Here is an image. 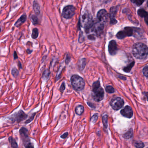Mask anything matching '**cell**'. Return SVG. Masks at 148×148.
Wrapping results in <instances>:
<instances>
[{
  "label": "cell",
  "mask_w": 148,
  "mask_h": 148,
  "mask_svg": "<svg viewBox=\"0 0 148 148\" xmlns=\"http://www.w3.org/2000/svg\"><path fill=\"white\" fill-rule=\"evenodd\" d=\"M134 63H135V62H132L131 63L129 64V65L124 68V71L126 72H129L132 69V67L134 66Z\"/></svg>",
  "instance_id": "cell-24"
},
{
  "label": "cell",
  "mask_w": 148,
  "mask_h": 148,
  "mask_svg": "<svg viewBox=\"0 0 148 148\" xmlns=\"http://www.w3.org/2000/svg\"><path fill=\"white\" fill-rule=\"evenodd\" d=\"M18 66H19L20 69H22V65L20 61L18 62Z\"/></svg>",
  "instance_id": "cell-45"
},
{
  "label": "cell",
  "mask_w": 148,
  "mask_h": 148,
  "mask_svg": "<svg viewBox=\"0 0 148 148\" xmlns=\"http://www.w3.org/2000/svg\"><path fill=\"white\" fill-rule=\"evenodd\" d=\"M14 59L15 60H16V59H18V55H17V52H16L15 51H14Z\"/></svg>",
  "instance_id": "cell-43"
},
{
  "label": "cell",
  "mask_w": 148,
  "mask_h": 148,
  "mask_svg": "<svg viewBox=\"0 0 148 148\" xmlns=\"http://www.w3.org/2000/svg\"><path fill=\"white\" fill-rule=\"evenodd\" d=\"M36 114V113H34L33 114H32L31 116L29 117V118H28V119H27L25 121V124H29V123H30L31 121L33 120Z\"/></svg>",
  "instance_id": "cell-28"
},
{
  "label": "cell",
  "mask_w": 148,
  "mask_h": 148,
  "mask_svg": "<svg viewBox=\"0 0 148 148\" xmlns=\"http://www.w3.org/2000/svg\"><path fill=\"white\" fill-rule=\"evenodd\" d=\"M121 114L123 116L127 118H130L133 116V111L130 106H127L124 109L121 111Z\"/></svg>",
  "instance_id": "cell-10"
},
{
  "label": "cell",
  "mask_w": 148,
  "mask_h": 148,
  "mask_svg": "<svg viewBox=\"0 0 148 148\" xmlns=\"http://www.w3.org/2000/svg\"><path fill=\"white\" fill-rule=\"evenodd\" d=\"M145 0H135V2L137 6H140L143 3Z\"/></svg>",
  "instance_id": "cell-38"
},
{
  "label": "cell",
  "mask_w": 148,
  "mask_h": 148,
  "mask_svg": "<svg viewBox=\"0 0 148 148\" xmlns=\"http://www.w3.org/2000/svg\"><path fill=\"white\" fill-rule=\"evenodd\" d=\"M30 19L33 25L38 24V19L37 17L35 16V15H31L30 17Z\"/></svg>",
  "instance_id": "cell-22"
},
{
  "label": "cell",
  "mask_w": 148,
  "mask_h": 148,
  "mask_svg": "<svg viewBox=\"0 0 148 148\" xmlns=\"http://www.w3.org/2000/svg\"><path fill=\"white\" fill-rule=\"evenodd\" d=\"M25 148H34L33 144L32 142H29L26 144H24Z\"/></svg>",
  "instance_id": "cell-34"
},
{
  "label": "cell",
  "mask_w": 148,
  "mask_h": 148,
  "mask_svg": "<svg viewBox=\"0 0 148 148\" xmlns=\"http://www.w3.org/2000/svg\"><path fill=\"white\" fill-rule=\"evenodd\" d=\"M33 9L35 14L36 15H40L41 14V10L39 5L36 2H34L33 4Z\"/></svg>",
  "instance_id": "cell-16"
},
{
  "label": "cell",
  "mask_w": 148,
  "mask_h": 148,
  "mask_svg": "<svg viewBox=\"0 0 148 148\" xmlns=\"http://www.w3.org/2000/svg\"></svg>",
  "instance_id": "cell-50"
},
{
  "label": "cell",
  "mask_w": 148,
  "mask_h": 148,
  "mask_svg": "<svg viewBox=\"0 0 148 148\" xmlns=\"http://www.w3.org/2000/svg\"><path fill=\"white\" fill-rule=\"evenodd\" d=\"M64 69V67L63 66H60L59 69L58 70V72H57V75L56 76V81H57V80L60 79V76L61 75V73L62 72L63 70Z\"/></svg>",
  "instance_id": "cell-25"
},
{
  "label": "cell",
  "mask_w": 148,
  "mask_h": 148,
  "mask_svg": "<svg viewBox=\"0 0 148 148\" xmlns=\"http://www.w3.org/2000/svg\"><path fill=\"white\" fill-rule=\"evenodd\" d=\"M100 1L103 3L107 4V3H110L112 1V0H100Z\"/></svg>",
  "instance_id": "cell-41"
},
{
  "label": "cell",
  "mask_w": 148,
  "mask_h": 148,
  "mask_svg": "<svg viewBox=\"0 0 148 148\" xmlns=\"http://www.w3.org/2000/svg\"><path fill=\"white\" fill-rule=\"evenodd\" d=\"M19 133L23 145L31 142V140L29 138L28 135V130L26 128L22 127L20 128L19 130Z\"/></svg>",
  "instance_id": "cell-6"
},
{
  "label": "cell",
  "mask_w": 148,
  "mask_h": 148,
  "mask_svg": "<svg viewBox=\"0 0 148 148\" xmlns=\"http://www.w3.org/2000/svg\"><path fill=\"white\" fill-rule=\"evenodd\" d=\"M71 85L74 90L81 91L84 89L85 83L84 79L77 75H73L70 78Z\"/></svg>",
  "instance_id": "cell-3"
},
{
  "label": "cell",
  "mask_w": 148,
  "mask_h": 148,
  "mask_svg": "<svg viewBox=\"0 0 148 148\" xmlns=\"http://www.w3.org/2000/svg\"><path fill=\"white\" fill-rule=\"evenodd\" d=\"M103 123L105 128H106L107 127L108 116L107 115H105L102 118Z\"/></svg>",
  "instance_id": "cell-29"
},
{
  "label": "cell",
  "mask_w": 148,
  "mask_h": 148,
  "mask_svg": "<svg viewBox=\"0 0 148 148\" xmlns=\"http://www.w3.org/2000/svg\"><path fill=\"white\" fill-rule=\"evenodd\" d=\"M126 36L124 31H121L118 33L116 34V37L119 39H122L124 38Z\"/></svg>",
  "instance_id": "cell-27"
},
{
  "label": "cell",
  "mask_w": 148,
  "mask_h": 148,
  "mask_svg": "<svg viewBox=\"0 0 148 148\" xmlns=\"http://www.w3.org/2000/svg\"><path fill=\"white\" fill-rule=\"evenodd\" d=\"M111 106L115 110H119L122 108L124 104V101L119 97L114 98L111 101Z\"/></svg>",
  "instance_id": "cell-5"
},
{
  "label": "cell",
  "mask_w": 148,
  "mask_h": 148,
  "mask_svg": "<svg viewBox=\"0 0 148 148\" xmlns=\"http://www.w3.org/2000/svg\"><path fill=\"white\" fill-rule=\"evenodd\" d=\"M50 72L48 69H46L43 73L42 78L44 80H47L49 78Z\"/></svg>",
  "instance_id": "cell-17"
},
{
  "label": "cell",
  "mask_w": 148,
  "mask_h": 148,
  "mask_svg": "<svg viewBox=\"0 0 148 148\" xmlns=\"http://www.w3.org/2000/svg\"><path fill=\"white\" fill-rule=\"evenodd\" d=\"M145 20L147 24L148 25V15L146 17H145Z\"/></svg>",
  "instance_id": "cell-44"
},
{
  "label": "cell",
  "mask_w": 148,
  "mask_h": 148,
  "mask_svg": "<svg viewBox=\"0 0 148 148\" xmlns=\"http://www.w3.org/2000/svg\"><path fill=\"white\" fill-rule=\"evenodd\" d=\"M133 130L132 129H129V131H127L126 133L124 134L123 136V137H124L125 139H130L133 136Z\"/></svg>",
  "instance_id": "cell-20"
},
{
  "label": "cell",
  "mask_w": 148,
  "mask_h": 148,
  "mask_svg": "<svg viewBox=\"0 0 148 148\" xmlns=\"http://www.w3.org/2000/svg\"><path fill=\"white\" fill-rule=\"evenodd\" d=\"M11 74L14 78H17L19 75V71L17 68H13L11 70Z\"/></svg>",
  "instance_id": "cell-26"
},
{
  "label": "cell",
  "mask_w": 148,
  "mask_h": 148,
  "mask_svg": "<svg viewBox=\"0 0 148 148\" xmlns=\"http://www.w3.org/2000/svg\"><path fill=\"white\" fill-rule=\"evenodd\" d=\"M84 111V107L83 105H78L77 106H76L75 108L76 114H77V115L80 116L83 113Z\"/></svg>",
  "instance_id": "cell-15"
},
{
  "label": "cell",
  "mask_w": 148,
  "mask_h": 148,
  "mask_svg": "<svg viewBox=\"0 0 148 148\" xmlns=\"http://www.w3.org/2000/svg\"><path fill=\"white\" fill-rule=\"evenodd\" d=\"M135 146L136 148H143L144 147V144L143 142H139L135 143Z\"/></svg>",
  "instance_id": "cell-33"
},
{
  "label": "cell",
  "mask_w": 148,
  "mask_h": 148,
  "mask_svg": "<svg viewBox=\"0 0 148 148\" xmlns=\"http://www.w3.org/2000/svg\"><path fill=\"white\" fill-rule=\"evenodd\" d=\"M82 24L84 28L90 24L93 21L92 17L90 13L88 12H84L82 15Z\"/></svg>",
  "instance_id": "cell-8"
},
{
  "label": "cell",
  "mask_w": 148,
  "mask_h": 148,
  "mask_svg": "<svg viewBox=\"0 0 148 148\" xmlns=\"http://www.w3.org/2000/svg\"><path fill=\"white\" fill-rule=\"evenodd\" d=\"M65 82H63L62 83V85H61V86L60 87L59 90H60V92H62V93H63L64 91V90H65Z\"/></svg>",
  "instance_id": "cell-37"
},
{
  "label": "cell",
  "mask_w": 148,
  "mask_h": 148,
  "mask_svg": "<svg viewBox=\"0 0 148 148\" xmlns=\"http://www.w3.org/2000/svg\"><path fill=\"white\" fill-rule=\"evenodd\" d=\"M143 73L144 75L148 78V66H145L143 69Z\"/></svg>",
  "instance_id": "cell-36"
},
{
  "label": "cell",
  "mask_w": 148,
  "mask_h": 148,
  "mask_svg": "<svg viewBox=\"0 0 148 148\" xmlns=\"http://www.w3.org/2000/svg\"><path fill=\"white\" fill-rule=\"evenodd\" d=\"M92 96L93 99L96 102H99L103 99L104 97V91L100 86L99 80L94 82L92 85Z\"/></svg>",
  "instance_id": "cell-2"
},
{
  "label": "cell",
  "mask_w": 148,
  "mask_h": 148,
  "mask_svg": "<svg viewBox=\"0 0 148 148\" xmlns=\"http://www.w3.org/2000/svg\"><path fill=\"white\" fill-rule=\"evenodd\" d=\"M132 52L134 56L137 59H145L148 55V48L143 43H138L134 45Z\"/></svg>",
  "instance_id": "cell-1"
},
{
  "label": "cell",
  "mask_w": 148,
  "mask_h": 148,
  "mask_svg": "<svg viewBox=\"0 0 148 148\" xmlns=\"http://www.w3.org/2000/svg\"><path fill=\"white\" fill-rule=\"evenodd\" d=\"M88 38L90 40H95L96 39V37L95 36V35L94 34H90L88 36Z\"/></svg>",
  "instance_id": "cell-39"
},
{
  "label": "cell",
  "mask_w": 148,
  "mask_h": 148,
  "mask_svg": "<svg viewBox=\"0 0 148 148\" xmlns=\"http://www.w3.org/2000/svg\"><path fill=\"white\" fill-rule=\"evenodd\" d=\"M26 15H22V16L20 17V18L15 23V26L17 28H18L20 26H21L23 23H24L26 21Z\"/></svg>",
  "instance_id": "cell-14"
},
{
  "label": "cell",
  "mask_w": 148,
  "mask_h": 148,
  "mask_svg": "<svg viewBox=\"0 0 148 148\" xmlns=\"http://www.w3.org/2000/svg\"><path fill=\"white\" fill-rule=\"evenodd\" d=\"M87 104L90 106V107H91L92 108H95V106H94V105L93 104H92L91 103H90V102H87Z\"/></svg>",
  "instance_id": "cell-42"
},
{
  "label": "cell",
  "mask_w": 148,
  "mask_h": 148,
  "mask_svg": "<svg viewBox=\"0 0 148 148\" xmlns=\"http://www.w3.org/2000/svg\"><path fill=\"white\" fill-rule=\"evenodd\" d=\"M39 35L38 30L36 28H34L32 30V33L31 34V37L33 39H36Z\"/></svg>",
  "instance_id": "cell-23"
},
{
  "label": "cell",
  "mask_w": 148,
  "mask_h": 148,
  "mask_svg": "<svg viewBox=\"0 0 148 148\" xmlns=\"http://www.w3.org/2000/svg\"><path fill=\"white\" fill-rule=\"evenodd\" d=\"M108 50L109 53L111 55H114L116 54L117 50V46L116 42L115 40H111L109 43Z\"/></svg>",
  "instance_id": "cell-11"
},
{
  "label": "cell",
  "mask_w": 148,
  "mask_h": 148,
  "mask_svg": "<svg viewBox=\"0 0 148 148\" xmlns=\"http://www.w3.org/2000/svg\"><path fill=\"white\" fill-rule=\"evenodd\" d=\"M146 96L147 98H148V93H146Z\"/></svg>",
  "instance_id": "cell-48"
},
{
  "label": "cell",
  "mask_w": 148,
  "mask_h": 148,
  "mask_svg": "<svg viewBox=\"0 0 148 148\" xmlns=\"http://www.w3.org/2000/svg\"><path fill=\"white\" fill-rule=\"evenodd\" d=\"M76 8L73 5L66 6L63 10L62 16L64 18L70 19L75 14Z\"/></svg>",
  "instance_id": "cell-4"
},
{
  "label": "cell",
  "mask_w": 148,
  "mask_h": 148,
  "mask_svg": "<svg viewBox=\"0 0 148 148\" xmlns=\"http://www.w3.org/2000/svg\"><path fill=\"white\" fill-rule=\"evenodd\" d=\"M106 91L108 93H113L114 92V89L111 86H107L106 88Z\"/></svg>",
  "instance_id": "cell-31"
},
{
  "label": "cell",
  "mask_w": 148,
  "mask_h": 148,
  "mask_svg": "<svg viewBox=\"0 0 148 148\" xmlns=\"http://www.w3.org/2000/svg\"><path fill=\"white\" fill-rule=\"evenodd\" d=\"M97 17L99 21L104 23L107 20V12L104 9L101 10L97 13Z\"/></svg>",
  "instance_id": "cell-9"
},
{
  "label": "cell",
  "mask_w": 148,
  "mask_h": 148,
  "mask_svg": "<svg viewBox=\"0 0 148 148\" xmlns=\"http://www.w3.org/2000/svg\"><path fill=\"white\" fill-rule=\"evenodd\" d=\"M9 142L10 143L11 148H18V145L17 142L14 138L12 137H9L8 138Z\"/></svg>",
  "instance_id": "cell-19"
},
{
  "label": "cell",
  "mask_w": 148,
  "mask_h": 148,
  "mask_svg": "<svg viewBox=\"0 0 148 148\" xmlns=\"http://www.w3.org/2000/svg\"><path fill=\"white\" fill-rule=\"evenodd\" d=\"M28 115L25 113L22 110H20L18 112L14 114V117L12 119V120L13 122H17L18 123H19L22 121L28 118Z\"/></svg>",
  "instance_id": "cell-7"
},
{
  "label": "cell",
  "mask_w": 148,
  "mask_h": 148,
  "mask_svg": "<svg viewBox=\"0 0 148 148\" xmlns=\"http://www.w3.org/2000/svg\"><path fill=\"white\" fill-rule=\"evenodd\" d=\"M68 132H65L63 135L60 136V138H62V139H65L66 138H67V137L68 136Z\"/></svg>",
  "instance_id": "cell-40"
},
{
  "label": "cell",
  "mask_w": 148,
  "mask_h": 148,
  "mask_svg": "<svg viewBox=\"0 0 148 148\" xmlns=\"http://www.w3.org/2000/svg\"><path fill=\"white\" fill-rule=\"evenodd\" d=\"M124 32L126 36H130L133 34V30L130 27H126L124 29Z\"/></svg>",
  "instance_id": "cell-18"
},
{
  "label": "cell",
  "mask_w": 148,
  "mask_h": 148,
  "mask_svg": "<svg viewBox=\"0 0 148 148\" xmlns=\"http://www.w3.org/2000/svg\"><path fill=\"white\" fill-rule=\"evenodd\" d=\"M138 14L141 17H146L148 15V13L143 9H140L138 10Z\"/></svg>",
  "instance_id": "cell-21"
},
{
  "label": "cell",
  "mask_w": 148,
  "mask_h": 148,
  "mask_svg": "<svg viewBox=\"0 0 148 148\" xmlns=\"http://www.w3.org/2000/svg\"><path fill=\"white\" fill-rule=\"evenodd\" d=\"M147 5H148V2H147Z\"/></svg>",
  "instance_id": "cell-49"
},
{
  "label": "cell",
  "mask_w": 148,
  "mask_h": 148,
  "mask_svg": "<svg viewBox=\"0 0 148 148\" xmlns=\"http://www.w3.org/2000/svg\"><path fill=\"white\" fill-rule=\"evenodd\" d=\"M70 60H71L70 56V55H69L68 54H67L66 57L65 61L66 64L67 65H68V64L69 63Z\"/></svg>",
  "instance_id": "cell-35"
},
{
  "label": "cell",
  "mask_w": 148,
  "mask_h": 148,
  "mask_svg": "<svg viewBox=\"0 0 148 148\" xmlns=\"http://www.w3.org/2000/svg\"><path fill=\"white\" fill-rule=\"evenodd\" d=\"M87 64V60L86 58H83L79 60L77 63V67L79 70L82 71L84 69Z\"/></svg>",
  "instance_id": "cell-13"
},
{
  "label": "cell",
  "mask_w": 148,
  "mask_h": 148,
  "mask_svg": "<svg viewBox=\"0 0 148 148\" xmlns=\"http://www.w3.org/2000/svg\"><path fill=\"white\" fill-rule=\"evenodd\" d=\"M119 78H121V79H123V80H126V78L124 77H122V76H119Z\"/></svg>",
  "instance_id": "cell-47"
},
{
  "label": "cell",
  "mask_w": 148,
  "mask_h": 148,
  "mask_svg": "<svg viewBox=\"0 0 148 148\" xmlns=\"http://www.w3.org/2000/svg\"><path fill=\"white\" fill-rule=\"evenodd\" d=\"M84 41V37L83 35V32L80 31L79 35L78 42L80 43H83Z\"/></svg>",
  "instance_id": "cell-30"
},
{
  "label": "cell",
  "mask_w": 148,
  "mask_h": 148,
  "mask_svg": "<svg viewBox=\"0 0 148 148\" xmlns=\"http://www.w3.org/2000/svg\"><path fill=\"white\" fill-rule=\"evenodd\" d=\"M27 52H28V53L29 54H31V53L32 52H33V51L31 50H30V49H27Z\"/></svg>",
  "instance_id": "cell-46"
},
{
  "label": "cell",
  "mask_w": 148,
  "mask_h": 148,
  "mask_svg": "<svg viewBox=\"0 0 148 148\" xmlns=\"http://www.w3.org/2000/svg\"><path fill=\"white\" fill-rule=\"evenodd\" d=\"M98 118V114H95L94 115H93V116H92L91 118L90 119V122L93 124H94L96 122Z\"/></svg>",
  "instance_id": "cell-32"
},
{
  "label": "cell",
  "mask_w": 148,
  "mask_h": 148,
  "mask_svg": "<svg viewBox=\"0 0 148 148\" xmlns=\"http://www.w3.org/2000/svg\"><path fill=\"white\" fill-rule=\"evenodd\" d=\"M117 12V9L116 7H112L110 10L109 17L110 18V23L114 24L117 23V20L115 19V16Z\"/></svg>",
  "instance_id": "cell-12"
}]
</instances>
